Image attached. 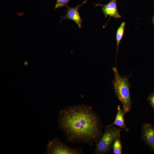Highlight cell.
<instances>
[{
	"label": "cell",
	"mask_w": 154,
	"mask_h": 154,
	"mask_svg": "<svg viewBox=\"0 0 154 154\" xmlns=\"http://www.w3.org/2000/svg\"><path fill=\"white\" fill-rule=\"evenodd\" d=\"M58 122L67 139L73 143L92 146L103 133L99 116L86 105L69 106L62 110Z\"/></svg>",
	"instance_id": "obj_1"
},
{
	"label": "cell",
	"mask_w": 154,
	"mask_h": 154,
	"mask_svg": "<svg viewBox=\"0 0 154 154\" xmlns=\"http://www.w3.org/2000/svg\"><path fill=\"white\" fill-rule=\"evenodd\" d=\"M112 69L114 75V79L112 82L114 92L117 97L121 103L123 110L126 113L130 110L132 103L130 91V75L121 76L116 67L112 68Z\"/></svg>",
	"instance_id": "obj_2"
},
{
	"label": "cell",
	"mask_w": 154,
	"mask_h": 154,
	"mask_svg": "<svg viewBox=\"0 0 154 154\" xmlns=\"http://www.w3.org/2000/svg\"><path fill=\"white\" fill-rule=\"evenodd\" d=\"M122 130L121 128L115 125L105 127L104 133L96 143L95 153H107L112 148L114 139Z\"/></svg>",
	"instance_id": "obj_3"
},
{
	"label": "cell",
	"mask_w": 154,
	"mask_h": 154,
	"mask_svg": "<svg viewBox=\"0 0 154 154\" xmlns=\"http://www.w3.org/2000/svg\"><path fill=\"white\" fill-rule=\"evenodd\" d=\"M82 153L81 149H74L68 146L56 138L50 141L46 149L47 154H80Z\"/></svg>",
	"instance_id": "obj_4"
},
{
	"label": "cell",
	"mask_w": 154,
	"mask_h": 154,
	"mask_svg": "<svg viewBox=\"0 0 154 154\" xmlns=\"http://www.w3.org/2000/svg\"><path fill=\"white\" fill-rule=\"evenodd\" d=\"M88 0H85L82 3L78 5L75 7H69L68 6L67 7L66 15L63 17H61V19L60 22L63 19H68L70 20H71L77 24L79 28H82V24L83 20L80 16L78 10L80 7L84 4Z\"/></svg>",
	"instance_id": "obj_5"
},
{
	"label": "cell",
	"mask_w": 154,
	"mask_h": 154,
	"mask_svg": "<svg viewBox=\"0 0 154 154\" xmlns=\"http://www.w3.org/2000/svg\"><path fill=\"white\" fill-rule=\"evenodd\" d=\"M141 137L145 143L154 151V127L153 125L147 123L142 125Z\"/></svg>",
	"instance_id": "obj_6"
},
{
	"label": "cell",
	"mask_w": 154,
	"mask_h": 154,
	"mask_svg": "<svg viewBox=\"0 0 154 154\" xmlns=\"http://www.w3.org/2000/svg\"><path fill=\"white\" fill-rule=\"evenodd\" d=\"M102 6V11L106 18L109 16L110 18L113 17L115 19H117L121 17L119 13L117 6L116 0H111L107 4L102 5L99 4L96 5Z\"/></svg>",
	"instance_id": "obj_7"
},
{
	"label": "cell",
	"mask_w": 154,
	"mask_h": 154,
	"mask_svg": "<svg viewBox=\"0 0 154 154\" xmlns=\"http://www.w3.org/2000/svg\"><path fill=\"white\" fill-rule=\"evenodd\" d=\"M117 111L116 116L114 122L110 126L115 125L123 129L125 131H129L127 127L125 122L124 116L125 113L121 108L120 105L117 107Z\"/></svg>",
	"instance_id": "obj_8"
},
{
	"label": "cell",
	"mask_w": 154,
	"mask_h": 154,
	"mask_svg": "<svg viewBox=\"0 0 154 154\" xmlns=\"http://www.w3.org/2000/svg\"><path fill=\"white\" fill-rule=\"evenodd\" d=\"M125 23V22H122L117 29L116 34V39L117 44L116 64L118 49L119 43L123 36L124 34Z\"/></svg>",
	"instance_id": "obj_9"
},
{
	"label": "cell",
	"mask_w": 154,
	"mask_h": 154,
	"mask_svg": "<svg viewBox=\"0 0 154 154\" xmlns=\"http://www.w3.org/2000/svg\"><path fill=\"white\" fill-rule=\"evenodd\" d=\"M112 148L115 154H121L122 151V145L121 141L120 133L116 137L113 142Z\"/></svg>",
	"instance_id": "obj_10"
},
{
	"label": "cell",
	"mask_w": 154,
	"mask_h": 154,
	"mask_svg": "<svg viewBox=\"0 0 154 154\" xmlns=\"http://www.w3.org/2000/svg\"><path fill=\"white\" fill-rule=\"evenodd\" d=\"M70 0H56V3L55 5L54 9L55 10L57 9L63 7H66L68 6V3Z\"/></svg>",
	"instance_id": "obj_11"
},
{
	"label": "cell",
	"mask_w": 154,
	"mask_h": 154,
	"mask_svg": "<svg viewBox=\"0 0 154 154\" xmlns=\"http://www.w3.org/2000/svg\"><path fill=\"white\" fill-rule=\"evenodd\" d=\"M147 100L154 110V90L149 95Z\"/></svg>",
	"instance_id": "obj_12"
},
{
	"label": "cell",
	"mask_w": 154,
	"mask_h": 154,
	"mask_svg": "<svg viewBox=\"0 0 154 154\" xmlns=\"http://www.w3.org/2000/svg\"><path fill=\"white\" fill-rule=\"evenodd\" d=\"M152 21H153V23L154 25V15L153 16V17Z\"/></svg>",
	"instance_id": "obj_13"
}]
</instances>
